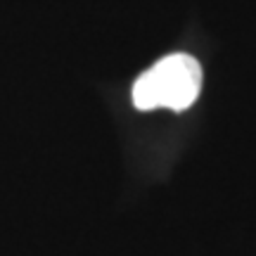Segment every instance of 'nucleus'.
<instances>
[{"mask_svg":"<svg viewBox=\"0 0 256 256\" xmlns=\"http://www.w3.org/2000/svg\"><path fill=\"white\" fill-rule=\"evenodd\" d=\"M202 90V66L194 57L176 52L159 60L133 83V104L138 110L183 112Z\"/></svg>","mask_w":256,"mask_h":256,"instance_id":"1","label":"nucleus"}]
</instances>
